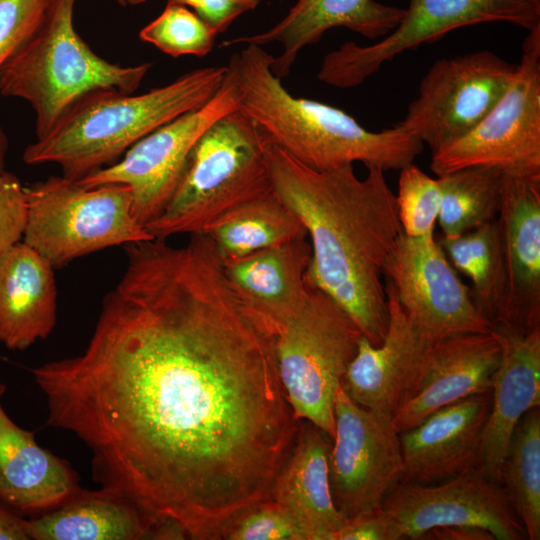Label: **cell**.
<instances>
[{
  "label": "cell",
  "mask_w": 540,
  "mask_h": 540,
  "mask_svg": "<svg viewBox=\"0 0 540 540\" xmlns=\"http://www.w3.org/2000/svg\"><path fill=\"white\" fill-rule=\"evenodd\" d=\"M27 219L25 187L15 174L0 170V259L23 240Z\"/></svg>",
  "instance_id": "35"
},
{
  "label": "cell",
  "mask_w": 540,
  "mask_h": 540,
  "mask_svg": "<svg viewBox=\"0 0 540 540\" xmlns=\"http://www.w3.org/2000/svg\"><path fill=\"white\" fill-rule=\"evenodd\" d=\"M501 346L489 333H460L428 347L392 415L403 433L433 412L467 397L490 392Z\"/></svg>",
  "instance_id": "16"
},
{
  "label": "cell",
  "mask_w": 540,
  "mask_h": 540,
  "mask_svg": "<svg viewBox=\"0 0 540 540\" xmlns=\"http://www.w3.org/2000/svg\"><path fill=\"white\" fill-rule=\"evenodd\" d=\"M0 382V505L30 518L51 511L81 488L63 458L39 445L35 433L17 425L2 405Z\"/></svg>",
  "instance_id": "20"
},
{
  "label": "cell",
  "mask_w": 540,
  "mask_h": 540,
  "mask_svg": "<svg viewBox=\"0 0 540 540\" xmlns=\"http://www.w3.org/2000/svg\"><path fill=\"white\" fill-rule=\"evenodd\" d=\"M491 391L447 405L400 433V482L435 484L480 467Z\"/></svg>",
  "instance_id": "18"
},
{
  "label": "cell",
  "mask_w": 540,
  "mask_h": 540,
  "mask_svg": "<svg viewBox=\"0 0 540 540\" xmlns=\"http://www.w3.org/2000/svg\"><path fill=\"white\" fill-rule=\"evenodd\" d=\"M23 521L24 517L0 505V540H28Z\"/></svg>",
  "instance_id": "39"
},
{
  "label": "cell",
  "mask_w": 540,
  "mask_h": 540,
  "mask_svg": "<svg viewBox=\"0 0 540 540\" xmlns=\"http://www.w3.org/2000/svg\"><path fill=\"white\" fill-rule=\"evenodd\" d=\"M228 540H314L303 522L270 497L238 515L224 530Z\"/></svg>",
  "instance_id": "33"
},
{
  "label": "cell",
  "mask_w": 540,
  "mask_h": 540,
  "mask_svg": "<svg viewBox=\"0 0 540 540\" xmlns=\"http://www.w3.org/2000/svg\"><path fill=\"white\" fill-rule=\"evenodd\" d=\"M449 539V540H494L492 534L478 527L451 526L429 530L421 539Z\"/></svg>",
  "instance_id": "38"
},
{
  "label": "cell",
  "mask_w": 540,
  "mask_h": 540,
  "mask_svg": "<svg viewBox=\"0 0 540 540\" xmlns=\"http://www.w3.org/2000/svg\"><path fill=\"white\" fill-rule=\"evenodd\" d=\"M331 437L307 420H298L290 453L272 484L270 498L289 508L314 540H335L346 519L336 509L329 482Z\"/></svg>",
  "instance_id": "26"
},
{
  "label": "cell",
  "mask_w": 540,
  "mask_h": 540,
  "mask_svg": "<svg viewBox=\"0 0 540 540\" xmlns=\"http://www.w3.org/2000/svg\"><path fill=\"white\" fill-rule=\"evenodd\" d=\"M8 138L5 131L0 127V170L5 169L6 154L8 151Z\"/></svg>",
  "instance_id": "40"
},
{
  "label": "cell",
  "mask_w": 540,
  "mask_h": 540,
  "mask_svg": "<svg viewBox=\"0 0 540 540\" xmlns=\"http://www.w3.org/2000/svg\"><path fill=\"white\" fill-rule=\"evenodd\" d=\"M206 234L224 262L307 237L298 217L273 190L238 207Z\"/></svg>",
  "instance_id": "28"
},
{
  "label": "cell",
  "mask_w": 540,
  "mask_h": 540,
  "mask_svg": "<svg viewBox=\"0 0 540 540\" xmlns=\"http://www.w3.org/2000/svg\"><path fill=\"white\" fill-rule=\"evenodd\" d=\"M268 142L239 108L217 119L192 147L173 194L146 231L158 239L206 234L238 207L270 193Z\"/></svg>",
  "instance_id": "6"
},
{
  "label": "cell",
  "mask_w": 540,
  "mask_h": 540,
  "mask_svg": "<svg viewBox=\"0 0 540 540\" xmlns=\"http://www.w3.org/2000/svg\"><path fill=\"white\" fill-rule=\"evenodd\" d=\"M240 99L234 74L227 65L221 87L206 104L157 128L131 146L116 163L76 182L85 187L127 185L133 214L145 227L168 203L196 141L217 119L238 109Z\"/></svg>",
  "instance_id": "11"
},
{
  "label": "cell",
  "mask_w": 540,
  "mask_h": 540,
  "mask_svg": "<svg viewBox=\"0 0 540 540\" xmlns=\"http://www.w3.org/2000/svg\"><path fill=\"white\" fill-rule=\"evenodd\" d=\"M311 255L310 243L302 238L223 264L231 285L276 335L305 302Z\"/></svg>",
  "instance_id": "25"
},
{
  "label": "cell",
  "mask_w": 540,
  "mask_h": 540,
  "mask_svg": "<svg viewBox=\"0 0 540 540\" xmlns=\"http://www.w3.org/2000/svg\"><path fill=\"white\" fill-rule=\"evenodd\" d=\"M384 280L389 311L385 337L375 346L361 336L341 386L356 404L392 417L431 343L409 321Z\"/></svg>",
  "instance_id": "21"
},
{
  "label": "cell",
  "mask_w": 540,
  "mask_h": 540,
  "mask_svg": "<svg viewBox=\"0 0 540 540\" xmlns=\"http://www.w3.org/2000/svg\"><path fill=\"white\" fill-rule=\"evenodd\" d=\"M28 540L179 539L134 501L117 492L82 487L59 507L24 518Z\"/></svg>",
  "instance_id": "23"
},
{
  "label": "cell",
  "mask_w": 540,
  "mask_h": 540,
  "mask_svg": "<svg viewBox=\"0 0 540 540\" xmlns=\"http://www.w3.org/2000/svg\"><path fill=\"white\" fill-rule=\"evenodd\" d=\"M217 32L188 7L167 2L162 13L141 29L139 38L172 56L210 53Z\"/></svg>",
  "instance_id": "31"
},
{
  "label": "cell",
  "mask_w": 540,
  "mask_h": 540,
  "mask_svg": "<svg viewBox=\"0 0 540 540\" xmlns=\"http://www.w3.org/2000/svg\"><path fill=\"white\" fill-rule=\"evenodd\" d=\"M498 218L507 309L504 324L497 327L528 332L540 327V173L504 172Z\"/></svg>",
  "instance_id": "17"
},
{
  "label": "cell",
  "mask_w": 540,
  "mask_h": 540,
  "mask_svg": "<svg viewBox=\"0 0 540 540\" xmlns=\"http://www.w3.org/2000/svg\"><path fill=\"white\" fill-rule=\"evenodd\" d=\"M501 485L527 538L540 539V409L517 424L501 468Z\"/></svg>",
  "instance_id": "30"
},
{
  "label": "cell",
  "mask_w": 540,
  "mask_h": 540,
  "mask_svg": "<svg viewBox=\"0 0 540 540\" xmlns=\"http://www.w3.org/2000/svg\"><path fill=\"white\" fill-rule=\"evenodd\" d=\"M403 232L411 237L433 234L438 220L441 191L434 179L413 163L400 169L396 195Z\"/></svg>",
  "instance_id": "32"
},
{
  "label": "cell",
  "mask_w": 540,
  "mask_h": 540,
  "mask_svg": "<svg viewBox=\"0 0 540 540\" xmlns=\"http://www.w3.org/2000/svg\"><path fill=\"white\" fill-rule=\"evenodd\" d=\"M54 269L23 241L0 259V343L25 351L46 339L57 321Z\"/></svg>",
  "instance_id": "24"
},
{
  "label": "cell",
  "mask_w": 540,
  "mask_h": 540,
  "mask_svg": "<svg viewBox=\"0 0 540 540\" xmlns=\"http://www.w3.org/2000/svg\"><path fill=\"white\" fill-rule=\"evenodd\" d=\"M25 190L28 219L22 241L54 270L109 247L153 239L136 220L125 184L85 187L51 176Z\"/></svg>",
  "instance_id": "7"
},
{
  "label": "cell",
  "mask_w": 540,
  "mask_h": 540,
  "mask_svg": "<svg viewBox=\"0 0 540 540\" xmlns=\"http://www.w3.org/2000/svg\"><path fill=\"white\" fill-rule=\"evenodd\" d=\"M473 166L540 173V26L528 31L515 76L497 104L466 135L432 153L444 175Z\"/></svg>",
  "instance_id": "9"
},
{
  "label": "cell",
  "mask_w": 540,
  "mask_h": 540,
  "mask_svg": "<svg viewBox=\"0 0 540 540\" xmlns=\"http://www.w3.org/2000/svg\"><path fill=\"white\" fill-rule=\"evenodd\" d=\"M404 11L375 0H298L269 30L226 40L220 47L282 44L281 54L271 64L273 74L282 79L288 76L298 53L319 42L326 31L343 27L371 40L381 39L397 27Z\"/></svg>",
  "instance_id": "22"
},
{
  "label": "cell",
  "mask_w": 540,
  "mask_h": 540,
  "mask_svg": "<svg viewBox=\"0 0 540 540\" xmlns=\"http://www.w3.org/2000/svg\"><path fill=\"white\" fill-rule=\"evenodd\" d=\"M307 285L304 304L275 335L278 373L295 418L333 439L335 395L363 335L326 293Z\"/></svg>",
  "instance_id": "8"
},
{
  "label": "cell",
  "mask_w": 540,
  "mask_h": 540,
  "mask_svg": "<svg viewBox=\"0 0 540 540\" xmlns=\"http://www.w3.org/2000/svg\"><path fill=\"white\" fill-rule=\"evenodd\" d=\"M334 419L329 482L333 503L347 521L378 510L400 482V435L390 415L356 404L341 385Z\"/></svg>",
  "instance_id": "13"
},
{
  "label": "cell",
  "mask_w": 540,
  "mask_h": 540,
  "mask_svg": "<svg viewBox=\"0 0 540 540\" xmlns=\"http://www.w3.org/2000/svg\"><path fill=\"white\" fill-rule=\"evenodd\" d=\"M226 66L194 69L173 82L134 95L99 91L75 104L23 152L27 165L54 163L79 181L116 163L140 139L206 104L219 90Z\"/></svg>",
  "instance_id": "4"
},
{
  "label": "cell",
  "mask_w": 540,
  "mask_h": 540,
  "mask_svg": "<svg viewBox=\"0 0 540 540\" xmlns=\"http://www.w3.org/2000/svg\"><path fill=\"white\" fill-rule=\"evenodd\" d=\"M504 172L473 166L437 176L441 191L438 222L444 237L473 230L499 215Z\"/></svg>",
  "instance_id": "29"
},
{
  "label": "cell",
  "mask_w": 540,
  "mask_h": 540,
  "mask_svg": "<svg viewBox=\"0 0 540 540\" xmlns=\"http://www.w3.org/2000/svg\"><path fill=\"white\" fill-rule=\"evenodd\" d=\"M335 540H391L389 527L380 510L347 520Z\"/></svg>",
  "instance_id": "37"
},
{
  "label": "cell",
  "mask_w": 540,
  "mask_h": 540,
  "mask_svg": "<svg viewBox=\"0 0 540 540\" xmlns=\"http://www.w3.org/2000/svg\"><path fill=\"white\" fill-rule=\"evenodd\" d=\"M391 540L421 539L429 530L478 527L496 540H522L525 529L501 484L478 467L435 484L397 483L380 508Z\"/></svg>",
  "instance_id": "15"
},
{
  "label": "cell",
  "mask_w": 540,
  "mask_h": 540,
  "mask_svg": "<svg viewBox=\"0 0 540 540\" xmlns=\"http://www.w3.org/2000/svg\"><path fill=\"white\" fill-rule=\"evenodd\" d=\"M273 58L262 46L249 44L228 66L240 92L239 109L300 163L327 171L361 162L386 172L402 169L422 153L423 143L395 125L370 131L337 107L291 95L271 71Z\"/></svg>",
  "instance_id": "3"
},
{
  "label": "cell",
  "mask_w": 540,
  "mask_h": 540,
  "mask_svg": "<svg viewBox=\"0 0 540 540\" xmlns=\"http://www.w3.org/2000/svg\"><path fill=\"white\" fill-rule=\"evenodd\" d=\"M437 240L454 268L470 278L472 298L492 328L503 325L507 272L499 218L461 235Z\"/></svg>",
  "instance_id": "27"
},
{
  "label": "cell",
  "mask_w": 540,
  "mask_h": 540,
  "mask_svg": "<svg viewBox=\"0 0 540 540\" xmlns=\"http://www.w3.org/2000/svg\"><path fill=\"white\" fill-rule=\"evenodd\" d=\"M122 247L84 350L30 369L46 425L87 447L100 488L186 538L220 539L270 497L297 432L275 334L208 235Z\"/></svg>",
  "instance_id": "1"
},
{
  "label": "cell",
  "mask_w": 540,
  "mask_h": 540,
  "mask_svg": "<svg viewBox=\"0 0 540 540\" xmlns=\"http://www.w3.org/2000/svg\"><path fill=\"white\" fill-rule=\"evenodd\" d=\"M501 346L494 374L491 405L480 443V468L501 484V468L522 416L540 407V327L520 332L495 327Z\"/></svg>",
  "instance_id": "19"
},
{
  "label": "cell",
  "mask_w": 540,
  "mask_h": 540,
  "mask_svg": "<svg viewBox=\"0 0 540 540\" xmlns=\"http://www.w3.org/2000/svg\"><path fill=\"white\" fill-rule=\"evenodd\" d=\"M403 312L428 342L460 333H489L491 323L476 306L433 234L403 231L383 268Z\"/></svg>",
  "instance_id": "14"
},
{
  "label": "cell",
  "mask_w": 540,
  "mask_h": 540,
  "mask_svg": "<svg viewBox=\"0 0 540 540\" xmlns=\"http://www.w3.org/2000/svg\"><path fill=\"white\" fill-rule=\"evenodd\" d=\"M265 159L272 189L310 236L307 283L326 293L372 344L385 337L389 311L384 263L402 227L385 171L353 165L317 171L269 142Z\"/></svg>",
  "instance_id": "2"
},
{
  "label": "cell",
  "mask_w": 540,
  "mask_h": 540,
  "mask_svg": "<svg viewBox=\"0 0 540 540\" xmlns=\"http://www.w3.org/2000/svg\"><path fill=\"white\" fill-rule=\"evenodd\" d=\"M517 70L489 50L443 58L422 78L419 95L397 127L431 153L471 131L497 104Z\"/></svg>",
  "instance_id": "12"
},
{
  "label": "cell",
  "mask_w": 540,
  "mask_h": 540,
  "mask_svg": "<svg viewBox=\"0 0 540 540\" xmlns=\"http://www.w3.org/2000/svg\"><path fill=\"white\" fill-rule=\"evenodd\" d=\"M75 4L76 0H53L38 30L0 70L1 96L31 105L36 139L90 94L134 93L152 66H120L98 56L74 28Z\"/></svg>",
  "instance_id": "5"
},
{
  "label": "cell",
  "mask_w": 540,
  "mask_h": 540,
  "mask_svg": "<svg viewBox=\"0 0 540 540\" xmlns=\"http://www.w3.org/2000/svg\"><path fill=\"white\" fill-rule=\"evenodd\" d=\"M113 1L122 7L136 6V5L146 2V0H113Z\"/></svg>",
  "instance_id": "41"
},
{
  "label": "cell",
  "mask_w": 540,
  "mask_h": 540,
  "mask_svg": "<svg viewBox=\"0 0 540 540\" xmlns=\"http://www.w3.org/2000/svg\"><path fill=\"white\" fill-rule=\"evenodd\" d=\"M395 29L375 44L345 42L323 59L317 78L337 88L361 85L387 61L448 32L506 22L530 31L540 26V0H410Z\"/></svg>",
  "instance_id": "10"
},
{
  "label": "cell",
  "mask_w": 540,
  "mask_h": 540,
  "mask_svg": "<svg viewBox=\"0 0 540 540\" xmlns=\"http://www.w3.org/2000/svg\"><path fill=\"white\" fill-rule=\"evenodd\" d=\"M52 2L53 0H0V70L38 30Z\"/></svg>",
  "instance_id": "34"
},
{
  "label": "cell",
  "mask_w": 540,
  "mask_h": 540,
  "mask_svg": "<svg viewBox=\"0 0 540 540\" xmlns=\"http://www.w3.org/2000/svg\"><path fill=\"white\" fill-rule=\"evenodd\" d=\"M194 12L217 33L225 32L240 15L255 9L260 0H168Z\"/></svg>",
  "instance_id": "36"
}]
</instances>
